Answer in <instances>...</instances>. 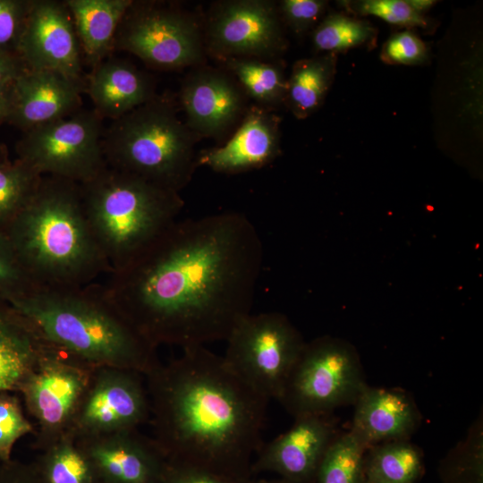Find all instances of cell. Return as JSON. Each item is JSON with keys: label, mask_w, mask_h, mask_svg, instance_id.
<instances>
[{"label": "cell", "mask_w": 483, "mask_h": 483, "mask_svg": "<svg viewBox=\"0 0 483 483\" xmlns=\"http://www.w3.org/2000/svg\"><path fill=\"white\" fill-rule=\"evenodd\" d=\"M263 251L242 213L178 219L101 287L156 348L205 346L251 313Z\"/></svg>", "instance_id": "cell-1"}, {"label": "cell", "mask_w": 483, "mask_h": 483, "mask_svg": "<svg viewBox=\"0 0 483 483\" xmlns=\"http://www.w3.org/2000/svg\"><path fill=\"white\" fill-rule=\"evenodd\" d=\"M144 377L151 438L166 462L247 483L269 400L203 345L183 348Z\"/></svg>", "instance_id": "cell-2"}, {"label": "cell", "mask_w": 483, "mask_h": 483, "mask_svg": "<svg viewBox=\"0 0 483 483\" xmlns=\"http://www.w3.org/2000/svg\"><path fill=\"white\" fill-rule=\"evenodd\" d=\"M4 301L45 343L91 367L129 369L145 377L160 364L157 348L127 321L101 284L34 285Z\"/></svg>", "instance_id": "cell-3"}, {"label": "cell", "mask_w": 483, "mask_h": 483, "mask_svg": "<svg viewBox=\"0 0 483 483\" xmlns=\"http://www.w3.org/2000/svg\"><path fill=\"white\" fill-rule=\"evenodd\" d=\"M3 233L34 285L86 286L112 272L87 220L78 182L43 176Z\"/></svg>", "instance_id": "cell-4"}, {"label": "cell", "mask_w": 483, "mask_h": 483, "mask_svg": "<svg viewBox=\"0 0 483 483\" xmlns=\"http://www.w3.org/2000/svg\"><path fill=\"white\" fill-rule=\"evenodd\" d=\"M80 186L87 220L112 272L177 221L184 206L180 192L108 165Z\"/></svg>", "instance_id": "cell-5"}, {"label": "cell", "mask_w": 483, "mask_h": 483, "mask_svg": "<svg viewBox=\"0 0 483 483\" xmlns=\"http://www.w3.org/2000/svg\"><path fill=\"white\" fill-rule=\"evenodd\" d=\"M199 137L178 116L168 97L155 96L105 127L106 165L180 192L197 165Z\"/></svg>", "instance_id": "cell-6"}, {"label": "cell", "mask_w": 483, "mask_h": 483, "mask_svg": "<svg viewBox=\"0 0 483 483\" xmlns=\"http://www.w3.org/2000/svg\"><path fill=\"white\" fill-rule=\"evenodd\" d=\"M225 341L226 365L267 400L278 399L305 344L287 318L277 312L247 315Z\"/></svg>", "instance_id": "cell-7"}, {"label": "cell", "mask_w": 483, "mask_h": 483, "mask_svg": "<svg viewBox=\"0 0 483 483\" xmlns=\"http://www.w3.org/2000/svg\"><path fill=\"white\" fill-rule=\"evenodd\" d=\"M365 386L354 351L340 341L320 338L304 344L277 401L295 418L326 415L355 401Z\"/></svg>", "instance_id": "cell-8"}, {"label": "cell", "mask_w": 483, "mask_h": 483, "mask_svg": "<svg viewBox=\"0 0 483 483\" xmlns=\"http://www.w3.org/2000/svg\"><path fill=\"white\" fill-rule=\"evenodd\" d=\"M104 120L92 109L25 132L17 142L18 157L42 176L83 183L106 166L102 139Z\"/></svg>", "instance_id": "cell-9"}, {"label": "cell", "mask_w": 483, "mask_h": 483, "mask_svg": "<svg viewBox=\"0 0 483 483\" xmlns=\"http://www.w3.org/2000/svg\"><path fill=\"white\" fill-rule=\"evenodd\" d=\"M114 50L131 53L150 66L172 70L199 64L204 39L199 24L186 13L133 1L117 29Z\"/></svg>", "instance_id": "cell-10"}, {"label": "cell", "mask_w": 483, "mask_h": 483, "mask_svg": "<svg viewBox=\"0 0 483 483\" xmlns=\"http://www.w3.org/2000/svg\"><path fill=\"white\" fill-rule=\"evenodd\" d=\"M93 369L48 343L45 346L20 390L36 423L39 450L71 429Z\"/></svg>", "instance_id": "cell-11"}, {"label": "cell", "mask_w": 483, "mask_h": 483, "mask_svg": "<svg viewBox=\"0 0 483 483\" xmlns=\"http://www.w3.org/2000/svg\"><path fill=\"white\" fill-rule=\"evenodd\" d=\"M142 377L129 369L94 368L70 430L85 437L138 429L150 415Z\"/></svg>", "instance_id": "cell-12"}, {"label": "cell", "mask_w": 483, "mask_h": 483, "mask_svg": "<svg viewBox=\"0 0 483 483\" xmlns=\"http://www.w3.org/2000/svg\"><path fill=\"white\" fill-rule=\"evenodd\" d=\"M205 44L216 55L228 58H270L286 47L276 5L265 0H232L217 4L209 13Z\"/></svg>", "instance_id": "cell-13"}, {"label": "cell", "mask_w": 483, "mask_h": 483, "mask_svg": "<svg viewBox=\"0 0 483 483\" xmlns=\"http://www.w3.org/2000/svg\"><path fill=\"white\" fill-rule=\"evenodd\" d=\"M18 56L30 71H52L85 82L83 55L64 1L32 0Z\"/></svg>", "instance_id": "cell-14"}, {"label": "cell", "mask_w": 483, "mask_h": 483, "mask_svg": "<svg viewBox=\"0 0 483 483\" xmlns=\"http://www.w3.org/2000/svg\"><path fill=\"white\" fill-rule=\"evenodd\" d=\"M77 439L100 483H163L166 460L138 429Z\"/></svg>", "instance_id": "cell-15"}, {"label": "cell", "mask_w": 483, "mask_h": 483, "mask_svg": "<svg viewBox=\"0 0 483 483\" xmlns=\"http://www.w3.org/2000/svg\"><path fill=\"white\" fill-rule=\"evenodd\" d=\"M85 82L52 71L27 70L13 81L7 123L22 132L66 118L82 108Z\"/></svg>", "instance_id": "cell-16"}, {"label": "cell", "mask_w": 483, "mask_h": 483, "mask_svg": "<svg viewBox=\"0 0 483 483\" xmlns=\"http://www.w3.org/2000/svg\"><path fill=\"white\" fill-rule=\"evenodd\" d=\"M244 92L227 74L201 69L182 82L180 99L187 126L199 137L224 133L242 115Z\"/></svg>", "instance_id": "cell-17"}, {"label": "cell", "mask_w": 483, "mask_h": 483, "mask_svg": "<svg viewBox=\"0 0 483 483\" xmlns=\"http://www.w3.org/2000/svg\"><path fill=\"white\" fill-rule=\"evenodd\" d=\"M326 415H302L260 452L253 469L270 470L299 483L310 479L334 438Z\"/></svg>", "instance_id": "cell-18"}, {"label": "cell", "mask_w": 483, "mask_h": 483, "mask_svg": "<svg viewBox=\"0 0 483 483\" xmlns=\"http://www.w3.org/2000/svg\"><path fill=\"white\" fill-rule=\"evenodd\" d=\"M278 117L254 107L242 119L233 137L223 146L204 150L197 165L215 172L236 174L260 168L279 154Z\"/></svg>", "instance_id": "cell-19"}, {"label": "cell", "mask_w": 483, "mask_h": 483, "mask_svg": "<svg viewBox=\"0 0 483 483\" xmlns=\"http://www.w3.org/2000/svg\"><path fill=\"white\" fill-rule=\"evenodd\" d=\"M85 92L93 110L104 120H116L156 96L154 84L144 72L127 60L111 57L91 68Z\"/></svg>", "instance_id": "cell-20"}, {"label": "cell", "mask_w": 483, "mask_h": 483, "mask_svg": "<svg viewBox=\"0 0 483 483\" xmlns=\"http://www.w3.org/2000/svg\"><path fill=\"white\" fill-rule=\"evenodd\" d=\"M355 402L351 431L367 446L401 440L417 423L412 401L400 391L365 386Z\"/></svg>", "instance_id": "cell-21"}, {"label": "cell", "mask_w": 483, "mask_h": 483, "mask_svg": "<svg viewBox=\"0 0 483 483\" xmlns=\"http://www.w3.org/2000/svg\"><path fill=\"white\" fill-rule=\"evenodd\" d=\"M46 345L33 326L0 299V393L20 392Z\"/></svg>", "instance_id": "cell-22"}, {"label": "cell", "mask_w": 483, "mask_h": 483, "mask_svg": "<svg viewBox=\"0 0 483 483\" xmlns=\"http://www.w3.org/2000/svg\"><path fill=\"white\" fill-rule=\"evenodd\" d=\"M133 0H66L83 60L94 67L111 55L117 29Z\"/></svg>", "instance_id": "cell-23"}, {"label": "cell", "mask_w": 483, "mask_h": 483, "mask_svg": "<svg viewBox=\"0 0 483 483\" xmlns=\"http://www.w3.org/2000/svg\"><path fill=\"white\" fill-rule=\"evenodd\" d=\"M337 55L298 60L287 79L284 102L297 119H305L323 104L336 73Z\"/></svg>", "instance_id": "cell-24"}, {"label": "cell", "mask_w": 483, "mask_h": 483, "mask_svg": "<svg viewBox=\"0 0 483 483\" xmlns=\"http://www.w3.org/2000/svg\"><path fill=\"white\" fill-rule=\"evenodd\" d=\"M40 451L32 465L40 483H100L90 459L71 430Z\"/></svg>", "instance_id": "cell-25"}, {"label": "cell", "mask_w": 483, "mask_h": 483, "mask_svg": "<svg viewBox=\"0 0 483 483\" xmlns=\"http://www.w3.org/2000/svg\"><path fill=\"white\" fill-rule=\"evenodd\" d=\"M377 30L372 24L356 16L332 13L314 28L312 43L314 48L324 54L344 53L358 47H373Z\"/></svg>", "instance_id": "cell-26"}, {"label": "cell", "mask_w": 483, "mask_h": 483, "mask_svg": "<svg viewBox=\"0 0 483 483\" xmlns=\"http://www.w3.org/2000/svg\"><path fill=\"white\" fill-rule=\"evenodd\" d=\"M225 61L245 95L262 105L276 106L284 102L287 80L280 66L257 58Z\"/></svg>", "instance_id": "cell-27"}, {"label": "cell", "mask_w": 483, "mask_h": 483, "mask_svg": "<svg viewBox=\"0 0 483 483\" xmlns=\"http://www.w3.org/2000/svg\"><path fill=\"white\" fill-rule=\"evenodd\" d=\"M420 466V455L413 445L402 439L388 441L371 451L367 467L368 482L412 483Z\"/></svg>", "instance_id": "cell-28"}, {"label": "cell", "mask_w": 483, "mask_h": 483, "mask_svg": "<svg viewBox=\"0 0 483 483\" xmlns=\"http://www.w3.org/2000/svg\"><path fill=\"white\" fill-rule=\"evenodd\" d=\"M42 177L19 158L0 161V232L30 200Z\"/></svg>", "instance_id": "cell-29"}, {"label": "cell", "mask_w": 483, "mask_h": 483, "mask_svg": "<svg viewBox=\"0 0 483 483\" xmlns=\"http://www.w3.org/2000/svg\"><path fill=\"white\" fill-rule=\"evenodd\" d=\"M367 447L351 430L334 437L318 464V483H360Z\"/></svg>", "instance_id": "cell-30"}, {"label": "cell", "mask_w": 483, "mask_h": 483, "mask_svg": "<svg viewBox=\"0 0 483 483\" xmlns=\"http://www.w3.org/2000/svg\"><path fill=\"white\" fill-rule=\"evenodd\" d=\"M343 6L358 16H375L384 21L406 30H428L431 22L425 15L414 11L406 0L344 1Z\"/></svg>", "instance_id": "cell-31"}, {"label": "cell", "mask_w": 483, "mask_h": 483, "mask_svg": "<svg viewBox=\"0 0 483 483\" xmlns=\"http://www.w3.org/2000/svg\"><path fill=\"white\" fill-rule=\"evenodd\" d=\"M0 393V462H11L15 443L27 434H35V427L25 417L19 399L10 394Z\"/></svg>", "instance_id": "cell-32"}, {"label": "cell", "mask_w": 483, "mask_h": 483, "mask_svg": "<svg viewBox=\"0 0 483 483\" xmlns=\"http://www.w3.org/2000/svg\"><path fill=\"white\" fill-rule=\"evenodd\" d=\"M428 45L412 30L393 33L383 44L380 59L391 65H421L429 61Z\"/></svg>", "instance_id": "cell-33"}, {"label": "cell", "mask_w": 483, "mask_h": 483, "mask_svg": "<svg viewBox=\"0 0 483 483\" xmlns=\"http://www.w3.org/2000/svg\"><path fill=\"white\" fill-rule=\"evenodd\" d=\"M32 0H0V52L18 56Z\"/></svg>", "instance_id": "cell-34"}, {"label": "cell", "mask_w": 483, "mask_h": 483, "mask_svg": "<svg viewBox=\"0 0 483 483\" xmlns=\"http://www.w3.org/2000/svg\"><path fill=\"white\" fill-rule=\"evenodd\" d=\"M34 286L21 267L12 245L0 232V299L27 291Z\"/></svg>", "instance_id": "cell-35"}, {"label": "cell", "mask_w": 483, "mask_h": 483, "mask_svg": "<svg viewBox=\"0 0 483 483\" xmlns=\"http://www.w3.org/2000/svg\"><path fill=\"white\" fill-rule=\"evenodd\" d=\"M327 2L321 0H284L279 13L282 20L297 34L315 28L324 18Z\"/></svg>", "instance_id": "cell-36"}, {"label": "cell", "mask_w": 483, "mask_h": 483, "mask_svg": "<svg viewBox=\"0 0 483 483\" xmlns=\"http://www.w3.org/2000/svg\"><path fill=\"white\" fill-rule=\"evenodd\" d=\"M163 483H245L233 480L210 471L186 466L166 465Z\"/></svg>", "instance_id": "cell-37"}, {"label": "cell", "mask_w": 483, "mask_h": 483, "mask_svg": "<svg viewBox=\"0 0 483 483\" xmlns=\"http://www.w3.org/2000/svg\"><path fill=\"white\" fill-rule=\"evenodd\" d=\"M0 483H40L32 465L3 463L0 467Z\"/></svg>", "instance_id": "cell-38"}, {"label": "cell", "mask_w": 483, "mask_h": 483, "mask_svg": "<svg viewBox=\"0 0 483 483\" xmlns=\"http://www.w3.org/2000/svg\"><path fill=\"white\" fill-rule=\"evenodd\" d=\"M27 70L19 56L0 52V83L13 81Z\"/></svg>", "instance_id": "cell-39"}, {"label": "cell", "mask_w": 483, "mask_h": 483, "mask_svg": "<svg viewBox=\"0 0 483 483\" xmlns=\"http://www.w3.org/2000/svg\"><path fill=\"white\" fill-rule=\"evenodd\" d=\"M13 81L0 83V125L7 123L13 108Z\"/></svg>", "instance_id": "cell-40"}, {"label": "cell", "mask_w": 483, "mask_h": 483, "mask_svg": "<svg viewBox=\"0 0 483 483\" xmlns=\"http://www.w3.org/2000/svg\"><path fill=\"white\" fill-rule=\"evenodd\" d=\"M409 5L417 13L424 15V13L434 6L436 2L434 0H406Z\"/></svg>", "instance_id": "cell-41"}, {"label": "cell", "mask_w": 483, "mask_h": 483, "mask_svg": "<svg viewBox=\"0 0 483 483\" xmlns=\"http://www.w3.org/2000/svg\"><path fill=\"white\" fill-rule=\"evenodd\" d=\"M8 158L5 148L4 146H0V161H3L4 159Z\"/></svg>", "instance_id": "cell-42"}, {"label": "cell", "mask_w": 483, "mask_h": 483, "mask_svg": "<svg viewBox=\"0 0 483 483\" xmlns=\"http://www.w3.org/2000/svg\"><path fill=\"white\" fill-rule=\"evenodd\" d=\"M275 483H293V482H291V481L286 480V481H284V482H275Z\"/></svg>", "instance_id": "cell-43"}, {"label": "cell", "mask_w": 483, "mask_h": 483, "mask_svg": "<svg viewBox=\"0 0 483 483\" xmlns=\"http://www.w3.org/2000/svg\"><path fill=\"white\" fill-rule=\"evenodd\" d=\"M368 483H370V482H368Z\"/></svg>", "instance_id": "cell-44"}]
</instances>
